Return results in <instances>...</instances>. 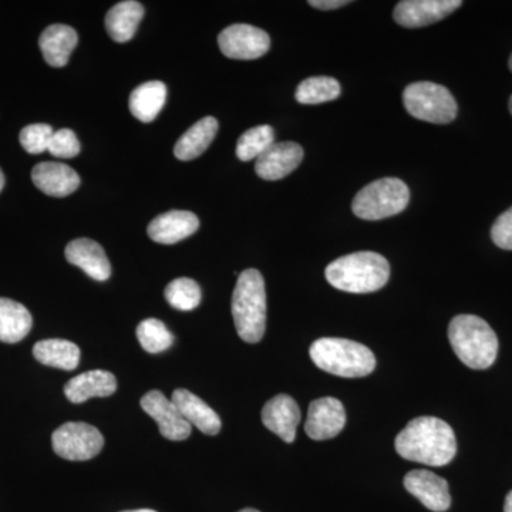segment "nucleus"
Returning <instances> with one entry per match:
<instances>
[{
	"label": "nucleus",
	"instance_id": "f257e3e1",
	"mask_svg": "<svg viewBox=\"0 0 512 512\" xmlns=\"http://www.w3.org/2000/svg\"><path fill=\"white\" fill-rule=\"evenodd\" d=\"M397 454L404 460L443 467L451 463L457 453L456 434L450 424L437 417H417L396 437Z\"/></svg>",
	"mask_w": 512,
	"mask_h": 512
},
{
	"label": "nucleus",
	"instance_id": "f03ea898",
	"mask_svg": "<svg viewBox=\"0 0 512 512\" xmlns=\"http://www.w3.org/2000/svg\"><path fill=\"white\" fill-rule=\"evenodd\" d=\"M326 279L333 288L349 293H372L389 281L390 265L376 252H356L340 256L326 268Z\"/></svg>",
	"mask_w": 512,
	"mask_h": 512
},
{
	"label": "nucleus",
	"instance_id": "7ed1b4c3",
	"mask_svg": "<svg viewBox=\"0 0 512 512\" xmlns=\"http://www.w3.org/2000/svg\"><path fill=\"white\" fill-rule=\"evenodd\" d=\"M448 339L458 359L470 369H488L497 359V335L484 319L476 315H458L451 320Z\"/></svg>",
	"mask_w": 512,
	"mask_h": 512
},
{
	"label": "nucleus",
	"instance_id": "20e7f679",
	"mask_svg": "<svg viewBox=\"0 0 512 512\" xmlns=\"http://www.w3.org/2000/svg\"><path fill=\"white\" fill-rule=\"evenodd\" d=\"M232 316L239 338L247 343L261 342L266 328V292L264 276L256 269H245L238 276Z\"/></svg>",
	"mask_w": 512,
	"mask_h": 512
},
{
	"label": "nucleus",
	"instance_id": "39448f33",
	"mask_svg": "<svg viewBox=\"0 0 512 512\" xmlns=\"http://www.w3.org/2000/svg\"><path fill=\"white\" fill-rule=\"evenodd\" d=\"M309 355L323 372L340 377H365L376 367L372 350L348 339L316 340L309 349Z\"/></svg>",
	"mask_w": 512,
	"mask_h": 512
},
{
	"label": "nucleus",
	"instance_id": "423d86ee",
	"mask_svg": "<svg viewBox=\"0 0 512 512\" xmlns=\"http://www.w3.org/2000/svg\"><path fill=\"white\" fill-rule=\"evenodd\" d=\"M409 201V187L402 180L382 178L357 192L352 210L362 220L380 221L406 210Z\"/></svg>",
	"mask_w": 512,
	"mask_h": 512
},
{
	"label": "nucleus",
	"instance_id": "0eeeda50",
	"mask_svg": "<svg viewBox=\"0 0 512 512\" xmlns=\"http://www.w3.org/2000/svg\"><path fill=\"white\" fill-rule=\"evenodd\" d=\"M407 113L414 119L433 124H448L456 120L457 103L450 90L430 82L413 83L403 93Z\"/></svg>",
	"mask_w": 512,
	"mask_h": 512
},
{
	"label": "nucleus",
	"instance_id": "6e6552de",
	"mask_svg": "<svg viewBox=\"0 0 512 512\" xmlns=\"http://www.w3.org/2000/svg\"><path fill=\"white\" fill-rule=\"evenodd\" d=\"M52 444L57 456L64 460L86 461L100 454L104 446V437L90 424L70 421L55 430Z\"/></svg>",
	"mask_w": 512,
	"mask_h": 512
},
{
	"label": "nucleus",
	"instance_id": "1a4fd4ad",
	"mask_svg": "<svg viewBox=\"0 0 512 512\" xmlns=\"http://www.w3.org/2000/svg\"><path fill=\"white\" fill-rule=\"evenodd\" d=\"M222 55L235 60H255L266 55L271 39L265 30L251 25H232L218 36Z\"/></svg>",
	"mask_w": 512,
	"mask_h": 512
},
{
	"label": "nucleus",
	"instance_id": "9d476101",
	"mask_svg": "<svg viewBox=\"0 0 512 512\" xmlns=\"http://www.w3.org/2000/svg\"><path fill=\"white\" fill-rule=\"evenodd\" d=\"M461 5L460 0H403L394 8L393 18L403 28H424L447 18Z\"/></svg>",
	"mask_w": 512,
	"mask_h": 512
},
{
	"label": "nucleus",
	"instance_id": "9b49d317",
	"mask_svg": "<svg viewBox=\"0 0 512 512\" xmlns=\"http://www.w3.org/2000/svg\"><path fill=\"white\" fill-rule=\"evenodd\" d=\"M141 409L157 421L161 436L171 441H184L190 437L191 424L171 400L158 390H151L141 399Z\"/></svg>",
	"mask_w": 512,
	"mask_h": 512
},
{
	"label": "nucleus",
	"instance_id": "f8f14e48",
	"mask_svg": "<svg viewBox=\"0 0 512 512\" xmlns=\"http://www.w3.org/2000/svg\"><path fill=\"white\" fill-rule=\"evenodd\" d=\"M346 424L343 404L335 397L313 400L309 406L305 431L312 440L323 441L338 436Z\"/></svg>",
	"mask_w": 512,
	"mask_h": 512
},
{
	"label": "nucleus",
	"instance_id": "ddd939ff",
	"mask_svg": "<svg viewBox=\"0 0 512 512\" xmlns=\"http://www.w3.org/2000/svg\"><path fill=\"white\" fill-rule=\"evenodd\" d=\"M404 487L430 511L444 512L450 508L451 495L447 481L431 471H410L404 477Z\"/></svg>",
	"mask_w": 512,
	"mask_h": 512
},
{
	"label": "nucleus",
	"instance_id": "4468645a",
	"mask_svg": "<svg viewBox=\"0 0 512 512\" xmlns=\"http://www.w3.org/2000/svg\"><path fill=\"white\" fill-rule=\"evenodd\" d=\"M303 160V148L292 141L274 146L256 158L255 171L262 180L278 181L295 171Z\"/></svg>",
	"mask_w": 512,
	"mask_h": 512
},
{
	"label": "nucleus",
	"instance_id": "2eb2a0df",
	"mask_svg": "<svg viewBox=\"0 0 512 512\" xmlns=\"http://www.w3.org/2000/svg\"><path fill=\"white\" fill-rule=\"evenodd\" d=\"M262 423L285 443H293L296 439V429L301 423L298 403L288 394H278L262 409Z\"/></svg>",
	"mask_w": 512,
	"mask_h": 512
},
{
	"label": "nucleus",
	"instance_id": "dca6fc26",
	"mask_svg": "<svg viewBox=\"0 0 512 512\" xmlns=\"http://www.w3.org/2000/svg\"><path fill=\"white\" fill-rule=\"evenodd\" d=\"M200 228V220L190 211H168L148 225V237L163 245H174L191 237Z\"/></svg>",
	"mask_w": 512,
	"mask_h": 512
},
{
	"label": "nucleus",
	"instance_id": "f3484780",
	"mask_svg": "<svg viewBox=\"0 0 512 512\" xmlns=\"http://www.w3.org/2000/svg\"><path fill=\"white\" fill-rule=\"evenodd\" d=\"M67 262L79 266L94 281H107L111 275V265L101 245L89 238L74 239L64 251Z\"/></svg>",
	"mask_w": 512,
	"mask_h": 512
},
{
	"label": "nucleus",
	"instance_id": "a211bd4d",
	"mask_svg": "<svg viewBox=\"0 0 512 512\" xmlns=\"http://www.w3.org/2000/svg\"><path fill=\"white\" fill-rule=\"evenodd\" d=\"M33 184L50 197L63 198L79 188L80 177L62 163H40L32 171Z\"/></svg>",
	"mask_w": 512,
	"mask_h": 512
},
{
	"label": "nucleus",
	"instance_id": "6ab92c4d",
	"mask_svg": "<svg viewBox=\"0 0 512 512\" xmlns=\"http://www.w3.org/2000/svg\"><path fill=\"white\" fill-rule=\"evenodd\" d=\"M117 379L107 370H90L73 377L64 386L67 400L73 404H82L93 397H109L116 393Z\"/></svg>",
	"mask_w": 512,
	"mask_h": 512
},
{
	"label": "nucleus",
	"instance_id": "aec40b11",
	"mask_svg": "<svg viewBox=\"0 0 512 512\" xmlns=\"http://www.w3.org/2000/svg\"><path fill=\"white\" fill-rule=\"evenodd\" d=\"M171 402L177 406L185 420L197 427L201 433L217 436L221 431L220 416L204 400L185 389H177L171 396Z\"/></svg>",
	"mask_w": 512,
	"mask_h": 512
},
{
	"label": "nucleus",
	"instance_id": "412c9836",
	"mask_svg": "<svg viewBox=\"0 0 512 512\" xmlns=\"http://www.w3.org/2000/svg\"><path fill=\"white\" fill-rule=\"evenodd\" d=\"M79 42L76 30L66 25H52L43 30L39 46L47 64L63 67L69 62L70 55Z\"/></svg>",
	"mask_w": 512,
	"mask_h": 512
},
{
	"label": "nucleus",
	"instance_id": "4be33fe9",
	"mask_svg": "<svg viewBox=\"0 0 512 512\" xmlns=\"http://www.w3.org/2000/svg\"><path fill=\"white\" fill-rule=\"evenodd\" d=\"M143 16L144 8L140 2L126 0L117 3L106 16V29L111 39L117 43H126L133 39Z\"/></svg>",
	"mask_w": 512,
	"mask_h": 512
},
{
	"label": "nucleus",
	"instance_id": "5701e85b",
	"mask_svg": "<svg viewBox=\"0 0 512 512\" xmlns=\"http://www.w3.org/2000/svg\"><path fill=\"white\" fill-rule=\"evenodd\" d=\"M217 131L218 121L214 117H204L197 121L175 144V157L181 161H191L200 157L211 146Z\"/></svg>",
	"mask_w": 512,
	"mask_h": 512
},
{
	"label": "nucleus",
	"instance_id": "b1692460",
	"mask_svg": "<svg viewBox=\"0 0 512 512\" xmlns=\"http://www.w3.org/2000/svg\"><path fill=\"white\" fill-rule=\"evenodd\" d=\"M33 318L26 306L0 298V342L18 343L32 330Z\"/></svg>",
	"mask_w": 512,
	"mask_h": 512
},
{
	"label": "nucleus",
	"instance_id": "393cba45",
	"mask_svg": "<svg viewBox=\"0 0 512 512\" xmlns=\"http://www.w3.org/2000/svg\"><path fill=\"white\" fill-rule=\"evenodd\" d=\"M167 101V86L163 82H147L138 86L131 93V114L143 123H151L156 120Z\"/></svg>",
	"mask_w": 512,
	"mask_h": 512
},
{
	"label": "nucleus",
	"instance_id": "a878e982",
	"mask_svg": "<svg viewBox=\"0 0 512 512\" xmlns=\"http://www.w3.org/2000/svg\"><path fill=\"white\" fill-rule=\"evenodd\" d=\"M33 356L42 365L67 370V372L76 369L80 363L79 346L70 340H40L33 348Z\"/></svg>",
	"mask_w": 512,
	"mask_h": 512
},
{
	"label": "nucleus",
	"instance_id": "bb28decb",
	"mask_svg": "<svg viewBox=\"0 0 512 512\" xmlns=\"http://www.w3.org/2000/svg\"><path fill=\"white\" fill-rule=\"evenodd\" d=\"M342 93V87L333 77H309L296 89V101L301 104H322L336 100Z\"/></svg>",
	"mask_w": 512,
	"mask_h": 512
},
{
	"label": "nucleus",
	"instance_id": "cd10ccee",
	"mask_svg": "<svg viewBox=\"0 0 512 512\" xmlns=\"http://www.w3.org/2000/svg\"><path fill=\"white\" fill-rule=\"evenodd\" d=\"M274 140V128L271 126L249 128L239 137L237 156L241 161L255 160L274 146Z\"/></svg>",
	"mask_w": 512,
	"mask_h": 512
},
{
	"label": "nucleus",
	"instance_id": "c85d7f7f",
	"mask_svg": "<svg viewBox=\"0 0 512 512\" xmlns=\"http://www.w3.org/2000/svg\"><path fill=\"white\" fill-rule=\"evenodd\" d=\"M137 338L141 348L147 353H161L170 349L174 343V335L161 320L146 319L137 326Z\"/></svg>",
	"mask_w": 512,
	"mask_h": 512
},
{
	"label": "nucleus",
	"instance_id": "c756f323",
	"mask_svg": "<svg viewBox=\"0 0 512 512\" xmlns=\"http://www.w3.org/2000/svg\"><path fill=\"white\" fill-rule=\"evenodd\" d=\"M200 285L190 278H178L165 288V299L178 311L190 312L201 303Z\"/></svg>",
	"mask_w": 512,
	"mask_h": 512
},
{
	"label": "nucleus",
	"instance_id": "7c9ffc66",
	"mask_svg": "<svg viewBox=\"0 0 512 512\" xmlns=\"http://www.w3.org/2000/svg\"><path fill=\"white\" fill-rule=\"evenodd\" d=\"M55 131L49 124H30L20 131V144L29 154H42L49 148Z\"/></svg>",
	"mask_w": 512,
	"mask_h": 512
},
{
	"label": "nucleus",
	"instance_id": "2f4dec72",
	"mask_svg": "<svg viewBox=\"0 0 512 512\" xmlns=\"http://www.w3.org/2000/svg\"><path fill=\"white\" fill-rule=\"evenodd\" d=\"M53 157L57 158H73L80 153L79 138L74 131L69 128H62L53 133L50 140L49 148H47Z\"/></svg>",
	"mask_w": 512,
	"mask_h": 512
},
{
	"label": "nucleus",
	"instance_id": "473e14b6",
	"mask_svg": "<svg viewBox=\"0 0 512 512\" xmlns=\"http://www.w3.org/2000/svg\"><path fill=\"white\" fill-rule=\"evenodd\" d=\"M491 239L498 248L512 251V207L494 222Z\"/></svg>",
	"mask_w": 512,
	"mask_h": 512
},
{
	"label": "nucleus",
	"instance_id": "72a5a7b5",
	"mask_svg": "<svg viewBox=\"0 0 512 512\" xmlns=\"http://www.w3.org/2000/svg\"><path fill=\"white\" fill-rule=\"evenodd\" d=\"M348 0H311L309 5L319 10H333L349 5Z\"/></svg>",
	"mask_w": 512,
	"mask_h": 512
},
{
	"label": "nucleus",
	"instance_id": "f704fd0d",
	"mask_svg": "<svg viewBox=\"0 0 512 512\" xmlns=\"http://www.w3.org/2000/svg\"><path fill=\"white\" fill-rule=\"evenodd\" d=\"M504 512H512V491L505 498Z\"/></svg>",
	"mask_w": 512,
	"mask_h": 512
},
{
	"label": "nucleus",
	"instance_id": "c9c22d12",
	"mask_svg": "<svg viewBox=\"0 0 512 512\" xmlns=\"http://www.w3.org/2000/svg\"><path fill=\"white\" fill-rule=\"evenodd\" d=\"M5 187V175H3L2 170H0V191Z\"/></svg>",
	"mask_w": 512,
	"mask_h": 512
},
{
	"label": "nucleus",
	"instance_id": "e433bc0d",
	"mask_svg": "<svg viewBox=\"0 0 512 512\" xmlns=\"http://www.w3.org/2000/svg\"><path fill=\"white\" fill-rule=\"evenodd\" d=\"M239 512H261L258 510H254V508H245V510L239 511Z\"/></svg>",
	"mask_w": 512,
	"mask_h": 512
},
{
	"label": "nucleus",
	"instance_id": "4c0bfd02",
	"mask_svg": "<svg viewBox=\"0 0 512 512\" xmlns=\"http://www.w3.org/2000/svg\"><path fill=\"white\" fill-rule=\"evenodd\" d=\"M123 512H157L153 510H133V511H123Z\"/></svg>",
	"mask_w": 512,
	"mask_h": 512
},
{
	"label": "nucleus",
	"instance_id": "58836bf2",
	"mask_svg": "<svg viewBox=\"0 0 512 512\" xmlns=\"http://www.w3.org/2000/svg\"><path fill=\"white\" fill-rule=\"evenodd\" d=\"M508 107H510V113L512 116V96L510 97V103H508Z\"/></svg>",
	"mask_w": 512,
	"mask_h": 512
},
{
	"label": "nucleus",
	"instance_id": "ea45409f",
	"mask_svg": "<svg viewBox=\"0 0 512 512\" xmlns=\"http://www.w3.org/2000/svg\"><path fill=\"white\" fill-rule=\"evenodd\" d=\"M508 66H510V70L512 72V55L510 57V62H508Z\"/></svg>",
	"mask_w": 512,
	"mask_h": 512
}]
</instances>
